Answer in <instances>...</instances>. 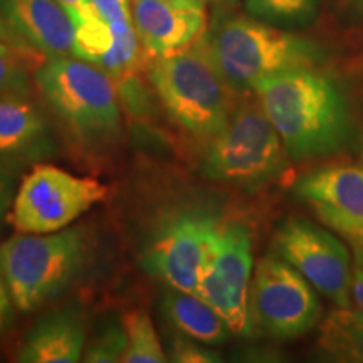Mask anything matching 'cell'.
Segmentation results:
<instances>
[{"label": "cell", "instance_id": "cell-2", "mask_svg": "<svg viewBox=\"0 0 363 363\" xmlns=\"http://www.w3.org/2000/svg\"><path fill=\"white\" fill-rule=\"evenodd\" d=\"M201 40L212 65L235 93L252 89L269 76L321 61L315 43L252 16L217 13Z\"/></svg>", "mask_w": 363, "mask_h": 363}, {"label": "cell", "instance_id": "cell-6", "mask_svg": "<svg viewBox=\"0 0 363 363\" xmlns=\"http://www.w3.org/2000/svg\"><path fill=\"white\" fill-rule=\"evenodd\" d=\"M284 145L259 101L235 106L225 128L203 153L207 179L234 187H257L283 170Z\"/></svg>", "mask_w": 363, "mask_h": 363}, {"label": "cell", "instance_id": "cell-16", "mask_svg": "<svg viewBox=\"0 0 363 363\" xmlns=\"http://www.w3.org/2000/svg\"><path fill=\"white\" fill-rule=\"evenodd\" d=\"M45 140L48 123L30 93H0V162L39 152Z\"/></svg>", "mask_w": 363, "mask_h": 363}, {"label": "cell", "instance_id": "cell-5", "mask_svg": "<svg viewBox=\"0 0 363 363\" xmlns=\"http://www.w3.org/2000/svg\"><path fill=\"white\" fill-rule=\"evenodd\" d=\"M86 235L69 227L51 234H21L0 244V272L17 310L34 311L72 283L84 264Z\"/></svg>", "mask_w": 363, "mask_h": 363}, {"label": "cell", "instance_id": "cell-4", "mask_svg": "<svg viewBox=\"0 0 363 363\" xmlns=\"http://www.w3.org/2000/svg\"><path fill=\"white\" fill-rule=\"evenodd\" d=\"M201 39L153 59L148 78L167 115L182 130L211 140L229 123L235 91L212 65Z\"/></svg>", "mask_w": 363, "mask_h": 363}, {"label": "cell", "instance_id": "cell-15", "mask_svg": "<svg viewBox=\"0 0 363 363\" xmlns=\"http://www.w3.org/2000/svg\"><path fill=\"white\" fill-rule=\"evenodd\" d=\"M86 325L79 311L66 308L39 320L17 350L22 363H76L83 360Z\"/></svg>", "mask_w": 363, "mask_h": 363}, {"label": "cell", "instance_id": "cell-32", "mask_svg": "<svg viewBox=\"0 0 363 363\" xmlns=\"http://www.w3.org/2000/svg\"><path fill=\"white\" fill-rule=\"evenodd\" d=\"M220 2H225V4H238L239 0H220Z\"/></svg>", "mask_w": 363, "mask_h": 363}, {"label": "cell", "instance_id": "cell-26", "mask_svg": "<svg viewBox=\"0 0 363 363\" xmlns=\"http://www.w3.org/2000/svg\"><path fill=\"white\" fill-rule=\"evenodd\" d=\"M13 195L16 194H13L12 177L6 170L0 169V233H2V227L7 220L9 208H12Z\"/></svg>", "mask_w": 363, "mask_h": 363}, {"label": "cell", "instance_id": "cell-10", "mask_svg": "<svg viewBox=\"0 0 363 363\" xmlns=\"http://www.w3.org/2000/svg\"><path fill=\"white\" fill-rule=\"evenodd\" d=\"M219 229L220 225L202 212L170 216L145 249L143 269L169 288L197 294Z\"/></svg>", "mask_w": 363, "mask_h": 363}, {"label": "cell", "instance_id": "cell-12", "mask_svg": "<svg viewBox=\"0 0 363 363\" xmlns=\"http://www.w3.org/2000/svg\"><path fill=\"white\" fill-rule=\"evenodd\" d=\"M294 192L313 208L318 219L350 238L363 225V169L328 165L298 180Z\"/></svg>", "mask_w": 363, "mask_h": 363}, {"label": "cell", "instance_id": "cell-29", "mask_svg": "<svg viewBox=\"0 0 363 363\" xmlns=\"http://www.w3.org/2000/svg\"><path fill=\"white\" fill-rule=\"evenodd\" d=\"M0 40H4V43L17 44V45H29L19 34L16 33V30L12 29L11 26H9V22L4 19L2 13H0ZM30 48H33V45H30Z\"/></svg>", "mask_w": 363, "mask_h": 363}, {"label": "cell", "instance_id": "cell-7", "mask_svg": "<svg viewBox=\"0 0 363 363\" xmlns=\"http://www.w3.org/2000/svg\"><path fill=\"white\" fill-rule=\"evenodd\" d=\"M108 195L101 182L54 165H38L13 195L11 222L16 233L51 234L67 229Z\"/></svg>", "mask_w": 363, "mask_h": 363}, {"label": "cell", "instance_id": "cell-30", "mask_svg": "<svg viewBox=\"0 0 363 363\" xmlns=\"http://www.w3.org/2000/svg\"><path fill=\"white\" fill-rule=\"evenodd\" d=\"M350 242L353 257H355L357 266H363V225L357 230L355 234H352L350 238H347Z\"/></svg>", "mask_w": 363, "mask_h": 363}, {"label": "cell", "instance_id": "cell-3", "mask_svg": "<svg viewBox=\"0 0 363 363\" xmlns=\"http://www.w3.org/2000/svg\"><path fill=\"white\" fill-rule=\"evenodd\" d=\"M40 96L86 147H104L121 131L116 81L76 56L48 57L34 72Z\"/></svg>", "mask_w": 363, "mask_h": 363}, {"label": "cell", "instance_id": "cell-1", "mask_svg": "<svg viewBox=\"0 0 363 363\" xmlns=\"http://www.w3.org/2000/svg\"><path fill=\"white\" fill-rule=\"evenodd\" d=\"M252 91L291 160L331 155L350 138L347 99L340 86L318 66L269 76L257 81Z\"/></svg>", "mask_w": 363, "mask_h": 363}, {"label": "cell", "instance_id": "cell-19", "mask_svg": "<svg viewBox=\"0 0 363 363\" xmlns=\"http://www.w3.org/2000/svg\"><path fill=\"white\" fill-rule=\"evenodd\" d=\"M126 331V350L123 363H163L169 355L157 337L155 325L145 310H133L123 318Z\"/></svg>", "mask_w": 363, "mask_h": 363}, {"label": "cell", "instance_id": "cell-17", "mask_svg": "<svg viewBox=\"0 0 363 363\" xmlns=\"http://www.w3.org/2000/svg\"><path fill=\"white\" fill-rule=\"evenodd\" d=\"M163 310L180 333L206 345H219L233 333L224 318L195 293L169 288L163 296Z\"/></svg>", "mask_w": 363, "mask_h": 363}, {"label": "cell", "instance_id": "cell-24", "mask_svg": "<svg viewBox=\"0 0 363 363\" xmlns=\"http://www.w3.org/2000/svg\"><path fill=\"white\" fill-rule=\"evenodd\" d=\"M99 16L110 22H133L131 0H91Z\"/></svg>", "mask_w": 363, "mask_h": 363}, {"label": "cell", "instance_id": "cell-18", "mask_svg": "<svg viewBox=\"0 0 363 363\" xmlns=\"http://www.w3.org/2000/svg\"><path fill=\"white\" fill-rule=\"evenodd\" d=\"M316 343L331 360L363 363V310L338 306L330 311L321 321Z\"/></svg>", "mask_w": 363, "mask_h": 363}, {"label": "cell", "instance_id": "cell-20", "mask_svg": "<svg viewBox=\"0 0 363 363\" xmlns=\"http://www.w3.org/2000/svg\"><path fill=\"white\" fill-rule=\"evenodd\" d=\"M45 57L30 45H17L0 40V93L26 91L30 93V71L43 65Z\"/></svg>", "mask_w": 363, "mask_h": 363}, {"label": "cell", "instance_id": "cell-13", "mask_svg": "<svg viewBox=\"0 0 363 363\" xmlns=\"http://www.w3.org/2000/svg\"><path fill=\"white\" fill-rule=\"evenodd\" d=\"M131 17L150 57L189 48L206 34V0H131Z\"/></svg>", "mask_w": 363, "mask_h": 363}, {"label": "cell", "instance_id": "cell-22", "mask_svg": "<svg viewBox=\"0 0 363 363\" xmlns=\"http://www.w3.org/2000/svg\"><path fill=\"white\" fill-rule=\"evenodd\" d=\"M126 350V331L121 323H108L99 330L89 343H86L83 360L89 363L121 362Z\"/></svg>", "mask_w": 363, "mask_h": 363}, {"label": "cell", "instance_id": "cell-23", "mask_svg": "<svg viewBox=\"0 0 363 363\" xmlns=\"http://www.w3.org/2000/svg\"><path fill=\"white\" fill-rule=\"evenodd\" d=\"M169 360L175 363H214L220 362V358L219 353L207 348L206 343L182 333L174 338L172 350L169 353Z\"/></svg>", "mask_w": 363, "mask_h": 363}, {"label": "cell", "instance_id": "cell-31", "mask_svg": "<svg viewBox=\"0 0 363 363\" xmlns=\"http://www.w3.org/2000/svg\"><path fill=\"white\" fill-rule=\"evenodd\" d=\"M350 2H352V7L363 16V0H350Z\"/></svg>", "mask_w": 363, "mask_h": 363}, {"label": "cell", "instance_id": "cell-11", "mask_svg": "<svg viewBox=\"0 0 363 363\" xmlns=\"http://www.w3.org/2000/svg\"><path fill=\"white\" fill-rule=\"evenodd\" d=\"M252 238L240 224L220 227L202 272L197 294L211 305L233 333L251 328L249 294L252 283Z\"/></svg>", "mask_w": 363, "mask_h": 363}, {"label": "cell", "instance_id": "cell-25", "mask_svg": "<svg viewBox=\"0 0 363 363\" xmlns=\"http://www.w3.org/2000/svg\"><path fill=\"white\" fill-rule=\"evenodd\" d=\"M57 2L59 6L69 13L71 21L74 22V26L101 17L91 0H57Z\"/></svg>", "mask_w": 363, "mask_h": 363}, {"label": "cell", "instance_id": "cell-21", "mask_svg": "<svg viewBox=\"0 0 363 363\" xmlns=\"http://www.w3.org/2000/svg\"><path fill=\"white\" fill-rule=\"evenodd\" d=\"M320 0H246L249 16L272 26L308 24L318 11Z\"/></svg>", "mask_w": 363, "mask_h": 363}, {"label": "cell", "instance_id": "cell-28", "mask_svg": "<svg viewBox=\"0 0 363 363\" xmlns=\"http://www.w3.org/2000/svg\"><path fill=\"white\" fill-rule=\"evenodd\" d=\"M352 301L363 310V266H357L352 274Z\"/></svg>", "mask_w": 363, "mask_h": 363}, {"label": "cell", "instance_id": "cell-27", "mask_svg": "<svg viewBox=\"0 0 363 363\" xmlns=\"http://www.w3.org/2000/svg\"><path fill=\"white\" fill-rule=\"evenodd\" d=\"M13 301L9 291L6 279H4L2 272H0V335L11 326L13 320Z\"/></svg>", "mask_w": 363, "mask_h": 363}, {"label": "cell", "instance_id": "cell-8", "mask_svg": "<svg viewBox=\"0 0 363 363\" xmlns=\"http://www.w3.org/2000/svg\"><path fill=\"white\" fill-rule=\"evenodd\" d=\"M313 286L278 256H266L254 271L249 315L274 340H296L320 323L321 305Z\"/></svg>", "mask_w": 363, "mask_h": 363}, {"label": "cell", "instance_id": "cell-9", "mask_svg": "<svg viewBox=\"0 0 363 363\" xmlns=\"http://www.w3.org/2000/svg\"><path fill=\"white\" fill-rule=\"evenodd\" d=\"M272 249L276 256L305 276L318 293L337 306H350V252L337 235L301 217H291L278 227Z\"/></svg>", "mask_w": 363, "mask_h": 363}, {"label": "cell", "instance_id": "cell-14", "mask_svg": "<svg viewBox=\"0 0 363 363\" xmlns=\"http://www.w3.org/2000/svg\"><path fill=\"white\" fill-rule=\"evenodd\" d=\"M0 13L45 57L74 56V22L57 0H0Z\"/></svg>", "mask_w": 363, "mask_h": 363}]
</instances>
